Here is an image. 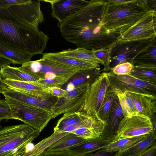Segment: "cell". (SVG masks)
Segmentation results:
<instances>
[{
    "label": "cell",
    "instance_id": "2",
    "mask_svg": "<svg viewBox=\"0 0 156 156\" xmlns=\"http://www.w3.org/2000/svg\"><path fill=\"white\" fill-rule=\"evenodd\" d=\"M49 37L36 28L24 23L8 9L0 7V40L33 56L41 54Z\"/></svg>",
    "mask_w": 156,
    "mask_h": 156
},
{
    "label": "cell",
    "instance_id": "33",
    "mask_svg": "<svg viewBox=\"0 0 156 156\" xmlns=\"http://www.w3.org/2000/svg\"><path fill=\"white\" fill-rule=\"evenodd\" d=\"M72 76H57L54 78L39 79L37 82L45 88L51 87L61 88Z\"/></svg>",
    "mask_w": 156,
    "mask_h": 156
},
{
    "label": "cell",
    "instance_id": "13",
    "mask_svg": "<svg viewBox=\"0 0 156 156\" xmlns=\"http://www.w3.org/2000/svg\"><path fill=\"white\" fill-rule=\"evenodd\" d=\"M154 11L133 26L118 38L117 43L147 40L156 37V26L154 18L156 16Z\"/></svg>",
    "mask_w": 156,
    "mask_h": 156
},
{
    "label": "cell",
    "instance_id": "26",
    "mask_svg": "<svg viewBox=\"0 0 156 156\" xmlns=\"http://www.w3.org/2000/svg\"><path fill=\"white\" fill-rule=\"evenodd\" d=\"M156 144V135L152 133L123 152L120 156H137Z\"/></svg>",
    "mask_w": 156,
    "mask_h": 156
},
{
    "label": "cell",
    "instance_id": "11",
    "mask_svg": "<svg viewBox=\"0 0 156 156\" xmlns=\"http://www.w3.org/2000/svg\"><path fill=\"white\" fill-rule=\"evenodd\" d=\"M110 85L122 92L133 90L156 94V83L142 80L130 75H117L110 70L108 72Z\"/></svg>",
    "mask_w": 156,
    "mask_h": 156
},
{
    "label": "cell",
    "instance_id": "44",
    "mask_svg": "<svg viewBox=\"0 0 156 156\" xmlns=\"http://www.w3.org/2000/svg\"><path fill=\"white\" fill-rule=\"evenodd\" d=\"M6 87L2 82V78L0 74V93H2Z\"/></svg>",
    "mask_w": 156,
    "mask_h": 156
},
{
    "label": "cell",
    "instance_id": "19",
    "mask_svg": "<svg viewBox=\"0 0 156 156\" xmlns=\"http://www.w3.org/2000/svg\"><path fill=\"white\" fill-rule=\"evenodd\" d=\"M124 117L122 109L117 97L111 108L108 120L101 136L111 142L114 141L120 122Z\"/></svg>",
    "mask_w": 156,
    "mask_h": 156
},
{
    "label": "cell",
    "instance_id": "38",
    "mask_svg": "<svg viewBox=\"0 0 156 156\" xmlns=\"http://www.w3.org/2000/svg\"><path fill=\"white\" fill-rule=\"evenodd\" d=\"M121 154L119 151H109L103 148L94 154H88L81 156H120Z\"/></svg>",
    "mask_w": 156,
    "mask_h": 156
},
{
    "label": "cell",
    "instance_id": "32",
    "mask_svg": "<svg viewBox=\"0 0 156 156\" xmlns=\"http://www.w3.org/2000/svg\"><path fill=\"white\" fill-rule=\"evenodd\" d=\"M112 87H108L99 110L98 116L103 121L106 122L110 115L113 102L117 97Z\"/></svg>",
    "mask_w": 156,
    "mask_h": 156
},
{
    "label": "cell",
    "instance_id": "10",
    "mask_svg": "<svg viewBox=\"0 0 156 156\" xmlns=\"http://www.w3.org/2000/svg\"><path fill=\"white\" fill-rule=\"evenodd\" d=\"M110 84L108 72L101 73L90 85L83 112L99 118V110Z\"/></svg>",
    "mask_w": 156,
    "mask_h": 156
},
{
    "label": "cell",
    "instance_id": "8",
    "mask_svg": "<svg viewBox=\"0 0 156 156\" xmlns=\"http://www.w3.org/2000/svg\"><path fill=\"white\" fill-rule=\"evenodd\" d=\"M155 42L156 37L119 43H116L112 48L110 53L108 71L120 63L128 62L132 63L136 56Z\"/></svg>",
    "mask_w": 156,
    "mask_h": 156
},
{
    "label": "cell",
    "instance_id": "21",
    "mask_svg": "<svg viewBox=\"0 0 156 156\" xmlns=\"http://www.w3.org/2000/svg\"><path fill=\"white\" fill-rule=\"evenodd\" d=\"M112 142L101 136L95 138L88 140L83 143L69 148L66 150L79 156H81L104 148Z\"/></svg>",
    "mask_w": 156,
    "mask_h": 156
},
{
    "label": "cell",
    "instance_id": "34",
    "mask_svg": "<svg viewBox=\"0 0 156 156\" xmlns=\"http://www.w3.org/2000/svg\"><path fill=\"white\" fill-rule=\"evenodd\" d=\"M117 42L110 46L101 49L93 51L94 53L96 58L100 60L104 66L103 70L108 71V68L110 62V53L112 48Z\"/></svg>",
    "mask_w": 156,
    "mask_h": 156
},
{
    "label": "cell",
    "instance_id": "28",
    "mask_svg": "<svg viewBox=\"0 0 156 156\" xmlns=\"http://www.w3.org/2000/svg\"><path fill=\"white\" fill-rule=\"evenodd\" d=\"M59 53L61 55L66 57L102 65L101 61L94 55L93 51L77 48L65 50Z\"/></svg>",
    "mask_w": 156,
    "mask_h": 156
},
{
    "label": "cell",
    "instance_id": "30",
    "mask_svg": "<svg viewBox=\"0 0 156 156\" xmlns=\"http://www.w3.org/2000/svg\"><path fill=\"white\" fill-rule=\"evenodd\" d=\"M147 135L119 139L112 142L104 148L108 151H119L122 154L141 140Z\"/></svg>",
    "mask_w": 156,
    "mask_h": 156
},
{
    "label": "cell",
    "instance_id": "36",
    "mask_svg": "<svg viewBox=\"0 0 156 156\" xmlns=\"http://www.w3.org/2000/svg\"><path fill=\"white\" fill-rule=\"evenodd\" d=\"M133 67V65L132 63L126 62L118 64L110 70L117 75H129Z\"/></svg>",
    "mask_w": 156,
    "mask_h": 156
},
{
    "label": "cell",
    "instance_id": "16",
    "mask_svg": "<svg viewBox=\"0 0 156 156\" xmlns=\"http://www.w3.org/2000/svg\"><path fill=\"white\" fill-rule=\"evenodd\" d=\"M133 100L139 114L150 119L156 115V94L144 93L133 90H126Z\"/></svg>",
    "mask_w": 156,
    "mask_h": 156
},
{
    "label": "cell",
    "instance_id": "18",
    "mask_svg": "<svg viewBox=\"0 0 156 156\" xmlns=\"http://www.w3.org/2000/svg\"><path fill=\"white\" fill-rule=\"evenodd\" d=\"M41 54L42 58L54 63L68 67L80 70H87L100 67L99 64L66 57L61 55L59 52L42 53Z\"/></svg>",
    "mask_w": 156,
    "mask_h": 156
},
{
    "label": "cell",
    "instance_id": "12",
    "mask_svg": "<svg viewBox=\"0 0 156 156\" xmlns=\"http://www.w3.org/2000/svg\"><path fill=\"white\" fill-rule=\"evenodd\" d=\"M41 0H27L25 3L13 5L9 12L21 22L36 28L44 21L41 9Z\"/></svg>",
    "mask_w": 156,
    "mask_h": 156
},
{
    "label": "cell",
    "instance_id": "23",
    "mask_svg": "<svg viewBox=\"0 0 156 156\" xmlns=\"http://www.w3.org/2000/svg\"><path fill=\"white\" fill-rule=\"evenodd\" d=\"M2 79L18 81H36L40 79L32 76L21 70L19 67L7 65L0 69Z\"/></svg>",
    "mask_w": 156,
    "mask_h": 156
},
{
    "label": "cell",
    "instance_id": "20",
    "mask_svg": "<svg viewBox=\"0 0 156 156\" xmlns=\"http://www.w3.org/2000/svg\"><path fill=\"white\" fill-rule=\"evenodd\" d=\"M101 72L99 67L90 69L80 70L69 79L62 88L65 87V90L69 91L80 84L88 83L91 85L101 74Z\"/></svg>",
    "mask_w": 156,
    "mask_h": 156
},
{
    "label": "cell",
    "instance_id": "41",
    "mask_svg": "<svg viewBox=\"0 0 156 156\" xmlns=\"http://www.w3.org/2000/svg\"><path fill=\"white\" fill-rule=\"evenodd\" d=\"M137 156H156V144Z\"/></svg>",
    "mask_w": 156,
    "mask_h": 156
},
{
    "label": "cell",
    "instance_id": "24",
    "mask_svg": "<svg viewBox=\"0 0 156 156\" xmlns=\"http://www.w3.org/2000/svg\"><path fill=\"white\" fill-rule=\"evenodd\" d=\"M87 140L73 133H69L44 151H54L65 150L69 148L83 143Z\"/></svg>",
    "mask_w": 156,
    "mask_h": 156
},
{
    "label": "cell",
    "instance_id": "25",
    "mask_svg": "<svg viewBox=\"0 0 156 156\" xmlns=\"http://www.w3.org/2000/svg\"><path fill=\"white\" fill-rule=\"evenodd\" d=\"M88 114L84 112L67 113L64 114L58 121L54 129V133H60L67 127L83 121Z\"/></svg>",
    "mask_w": 156,
    "mask_h": 156
},
{
    "label": "cell",
    "instance_id": "27",
    "mask_svg": "<svg viewBox=\"0 0 156 156\" xmlns=\"http://www.w3.org/2000/svg\"><path fill=\"white\" fill-rule=\"evenodd\" d=\"M111 87L118 98L124 117H130L139 114L133 100L127 93Z\"/></svg>",
    "mask_w": 156,
    "mask_h": 156
},
{
    "label": "cell",
    "instance_id": "43",
    "mask_svg": "<svg viewBox=\"0 0 156 156\" xmlns=\"http://www.w3.org/2000/svg\"><path fill=\"white\" fill-rule=\"evenodd\" d=\"M11 62L5 59L0 58V69L2 67L7 65H10Z\"/></svg>",
    "mask_w": 156,
    "mask_h": 156
},
{
    "label": "cell",
    "instance_id": "5",
    "mask_svg": "<svg viewBox=\"0 0 156 156\" xmlns=\"http://www.w3.org/2000/svg\"><path fill=\"white\" fill-rule=\"evenodd\" d=\"M7 104L19 120L40 133L52 119L51 112L5 98Z\"/></svg>",
    "mask_w": 156,
    "mask_h": 156
},
{
    "label": "cell",
    "instance_id": "40",
    "mask_svg": "<svg viewBox=\"0 0 156 156\" xmlns=\"http://www.w3.org/2000/svg\"><path fill=\"white\" fill-rule=\"evenodd\" d=\"M27 1V0H0V7L8 9L12 5L23 4Z\"/></svg>",
    "mask_w": 156,
    "mask_h": 156
},
{
    "label": "cell",
    "instance_id": "14",
    "mask_svg": "<svg viewBox=\"0 0 156 156\" xmlns=\"http://www.w3.org/2000/svg\"><path fill=\"white\" fill-rule=\"evenodd\" d=\"M2 94L5 98L27 105L39 107L51 112L52 106L58 99L57 98L52 96L47 99L41 98L6 86Z\"/></svg>",
    "mask_w": 156,
    "mask_h": 156
},
{
    "label": "cell",
    "instance_id": "15",
    "mask_svg": "<svg viewBox=\"0 0 156 156\" xmlns=\"http://www.w3.org/2000/svg\"><path fill=\"white\" fill-rule=\"evenodd\" d=\"M51 6L52 16L61 23L79 11L89 1L84 0H44Z\"/></svg>",
    "mask_w": 156,
    "mask_h": 156
},
{
    "label": "cell",
    "instance_id": "1",
    "mask_svg": "<svg viewBox=\"0 0 156 156\" xmlns=\"http://www.w3.org/2000/svg\"><path fill=\"white\" fill-rule=\"evenodd\" d=\"M107 0H92L79 11L58 24L62 36L78 48L96 51L116 42L118 32L106 29L102 22Z\"/></svg>",
    "mask_w": 156,
    "mask_h": 156
},
{
    "label": "cell",
    "instance_id": "31",
    "mask_svg": "<svg viewBox=\"0 0 156 156\" xmlns=\"http://www.w3.org/2000/svg\"><path fill=\"white\" fill-rule=\"evenodd\" d=\"M133 66L156 65V43L152 44L133 59Z\"/></svg>",
    "mask_w": 156,
    "mask_h": 156
},
{
    "label": "cell",
    "instance_id": "42",
    "mask_svg": "<svg viewBox=\"0 0 156 156\" xmlns=\"http://www.w3.org/2000/svg\"><path fill=\"white\" fill-rule=\"evenodd\" d=\"M26 147L20 149L12 156H30L29 154V151L26 150Z\"/></svg>",
    "mask_w": 156,
    "mask_h": 156
},
{
    "label": "cell",
    "instance_id": "39",
    "mask_svg": "<svg viewBox=\"0 0 156 156\" xmlns=\"http://www.w3.org/2000/svg\"><path fill=\"white\" fill-rule=\"evenodd\" d=\"M46 88L50 94L52 96L58 98L63 97L67 92L66 90L59 87H51Z\"/></svg>",
    "mask_w": 156,
    "mask_h": 156
},
{
    "label": "cell",
    "instance_id": "37",
    "mask_svg": "<svg viewBox=\"0 0 156 156\" xmlns=\"http://www.w3.org/2000/svg\"><path fill=\"white\" fill-rule=\"evenodd\" d=\"M38 156H79L74 154L67 150L54 151H44Z\"/></svg>",
    "mask_w": 156,
    "mask_h": 156
},
{
    "label": "cell",
    "instance_id": "7",
    "mask_svg": "<svg viewBox=\"0 0 156 156\" xmlns=\"http://www.w3.org/2000/svg\"><path fill=\"white\" fill-rule=\"evenodd\" d=\"M19 67L23 71L40 79L54 78L61 76H72L80 70L56 64L43 58L27 62Z\"/></svg>",
    "mask_w": 156,
    "mask_h": 156
},
{
    "label": "cell",
    "instance_id": "17",
    "mask_svg": "<svg viewBox=\"0 0 156 156\" xmlns=\"http://www.w3.org/2000/svg\"><path fill=\"white\" fill-rule=\"evenodd\" d=\"M2 81L7 87L40 98L47 99L52 95L37 81L27 82L4 79Z\"/></svg>",
    "mask_w": 156,
    "mask_h": 156
},
{
    "label": "cell",
    "instance_id": "22",
    "mask_svg": "<svg viewBox=\"0 0 156 156\" xmlns=\"http://www.w3.org/2000/svg\"><path fill=\"white\" fill-rule=\"evenodd\" d=\"M32 56L0 40V58L10 62L11 63L22 65L30 61Z\"/></svg>",
    "mask_w": 156,
    "mask_h": 156
},
{
    "label": "cell",
    "instance_id": "3",
    "mask_svg": "<svg viewBox=\"0 0 156 156\" xmlns=\"http://www.w3.org/2000/svg\"><path fill=\"white\" fill-rule=\"evenodd\" d=\"M154 11L145 0H107L102 22L106 29L121 36Z\"/></svg>",
    "mask_w": 156,
    "mask_h": 156
},
{
    "label": "cell",
    "instance_id": "9",
    "mask_svg": "<svg viewBox=\"0 0 156 156\" xmlns=\"http://www.w3.org/2000/svg\"><path fill=\"white\" fill-rule=\"evenodd\" d=\"M153 130L151 119L147 116L138 114L130 117H124L119 123L114 141L147 135Z\"/></svg>",
    "mask_w": 156,
    "mask_h": 156
},
{
    "label": "cell",
    "instance_id": "45",
    "mask_svg": "<svg viewBox=\"0 0 156 156\" xmlns=\"http://www.w3.org/2000/svg\"><path fill=\"white\" fill-rule=\"evenodd\" d=\"M2 126H1V124L0 123V129H2Z\"/></svg>",
    "mask_w": 156,
    "mask_h": 156
},
{
    "label": "cell",
    "instance_id": "6",
    "mask_svg": "<svg viewBox=\"0 0 156 156\" xmlns=\"http://www.w3.org/2000/svg\"><path fill=\"white\" fill-rule=\"evenodd\" d=\"M90 85L85 83L77 85L63 97L58 98L51 109L53 119L62 114L83 112Z\"/></svg>",
    "mask_w": 156,
    "mask_h": 156
},
{
    "label": "cell",
    "instance_id": "4",
    "mask_svg": "<svg viewBox=\"0 0 156 156\" xmlns=\"http://www.w3.org/2000/svg\"><path fill=\"white\" fill-rule=\"evenodd\" d=\"M40 133L31 127L21 124L0 129V156H12L30 143Z\"/></svg>",
    "mask_w": 156,
    "mask_h": 156
},
{
    "label": "cell",
    "instance_id": "29",
    "mask_svg": "<svg viewBox=\"0 0 156 156\" xmlns=\"http://www.w3.org/2000/svg\"><path fill=\"white\" fill-rule=\"evenodd\" d=\"M129 75L142 80L156 83V65L133 66Z\"/></svg>",
    "mask_w": 156,
    "mask_h": 156
},
{
    "label": "cell",
    "instance_id": "35",
    "mask_svg": "<svg viewBox=\"0 0 156 156\" xmlns=\"http://www.w3.org/2000/svg\"><path fill=\"white\" fill-rule=\"evenodd\" d=\"M9 119L19 120L12 112L5 99H0V121L3 119Z\"/></svg>",
    "mask_w": 156,
    "mask_h": 156
}]
</instances>
